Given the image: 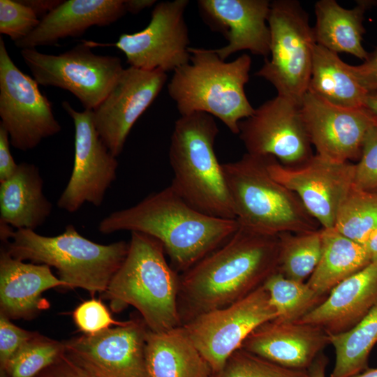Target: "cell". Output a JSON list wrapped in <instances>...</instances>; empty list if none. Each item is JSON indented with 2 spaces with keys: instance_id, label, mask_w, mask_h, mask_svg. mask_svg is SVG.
<instances>
[{
  "instance_id": "obj_1",
  "label": "cell",
  "mask_w": 377,
  "mask_h": 377,
  "mask_svg": "<svg viewBox=\"0 0 377 377\" xmlns=\"http://www.w3.org/2000/svg\"><path fill=\"white\" fill-rule=\"evenodd\" d=\"M279 239L239 226L216 249L179 275L182 325L246 297L278 272Z\"/></svg>"
},
{
  "instance_id": "obj_2",
  "label": "cell",
  "mask_w": 377,
  "mask_h": 377,
  "mask_svg": "<svg viewBox=\"0 0 377 377\" xmlns=\"http://www.w3.org/2000/svg\"><path fill=\"white\" fill-rule=\"evenodd\" d=\"M239 228L236 219L197 210L170 185L131 207L110 213L98 226L104 235L128 230L158 239L171 266L182 273L225 243Z\"/></svg>"
},
{
  "instance_id": "obj_3",
  "label": "cell",
  "mask_w": 377,
  "mask_h": 377,
  "mask_svg": "<svg viewBox=\"0 0 377 377\" xmlns=\"http://www.w3.org/2000/svg\"><path fill=\"white\" fill-rule=\"evenodd\" d=\"M165 254L158 239L131 232L128 253L103 293L112 311L119 313L131 305L154 332L182 326L177 304L179 275Z\"/></svg>"
},
{
  "instance_id": "obj_4",
  "label": "cell",
  "mask_w": 377,
  "mask_h": 377,
  "mask_svg": "<svg viewBox=\"0 0 377 377\" xmlns=\"http://www.w3.org/2000/svg\"><path fill=\"white\" fill-rule=\"evenodd\" d=\"M2 230L4 247L12 257L54 267L69 288H81L91 295L104 293L124 262L129 243L94 242L81 235L71 224L57 236L39 235L33 230Z\"/></svg>"
},
{
  "instance_id": "obj_5",
  "label": "cell",
  "mask_w": 377,
  "mask_h": 377,
  "mask_svg": "<svg viewBox=\"0 0 377 377\" xmlns=\"http://www.w3.org/2000/svg\"><path fill=\"white\" fill-rule=\"evenodd\" d=\"M190 61L174 71L168 84L181 116L205 112L217 117L234 134L239 122L255 111L244 87L251 59L243 54L226 62L214 49L188 47Z\"/></svg>"
},
{
  "instance_id": "obj_6",
  "label": "cell",
  "mask_w": 377,
  "mask_h": 377,
  "mask_svg": "<svg viewBox=\"0 0 377 377\" xmlns=\"http://www.w3.org/2000/svg\"><path fill=\"white\" fill-rule=\"evenodd\" d=\"M219 128L213 116H181L170 138V186L190 205L213 217L236 219L222 164L214 151Z\"/></svg>"
},
{
  "instance_id": "obj_7",
  "label": "cell",
  "mask_w": 377,
  "mask_h": 377,
  "mask_svg": "<svg viewBox=\"0 0 377 377\" xmlns=\"http://www.w3.org/2000/svg\"><path fill=\"white\" fill-rule=\"evenodd\" d=\"M268 156L246 153L222 164L239 226L273 235L320 229L298 196L271 176Z\"/></svg>"
},
{
  "instance_id": "obj_8",
  "label": "cell",
  "mask_w": 377,
  "mask_h": 377,
  "mask_svg": "<svg viewBox=\"0 0 377 377\" xmlns=\"http://www.w3.org/2000/svg\"><path fill=\"white\" fill-rule=\"evenodd\" d=\"M268 26L270 59L256 73L269 82L278 94L301 103L311 77L316 40L308 14L295 0L271 3Z\"/></svg>"
},
{
  "instance_id": "obj_9",
  "label": "cell",
  "mask_w": 377,
  "mask_h": 377,
  "mask_svg": "<svg viewBox=\"0 0 377 377\" xmlns=\"http://www.w3.org/2000/svg\"><path fill=\"white\" fill-rule=\"evenodd\" d=\"M84 42L59 54L36 49L20 50L38 84L72 93L84 110H94L110 91L124 70L118 57L99 55Z\"/></svg>"
},
{
  "instance_id": "obj_10",
  "label": "cell",
  "mask_w": 377,
  "mask_h": 377,
  "mask_svg": "<svg viewBox=\"0 0 377 377\" xmlns=\"http://www.w3.org/2000/svg\"><path fill=\"white\" fill-rule=\"evenodd\" d=\"M0 125L11 145L20 151L37 147L61 131L51 103L36 81L24 73L10 58L0 38Z\"/></svg>"
},
{
  "instance_id": "obj_11",
  "label": "cell",
  "mask_w": 377,
  "mask_h": 377,
  "mask_svg": "<svg viewBox=\"0 0 377 377\" xmlns=\"http://www.w3.org/2000/svg\"><path fill=\"white\" fill-rule=\"evenodd\" d=\"M276 317L261 286L241 300L201 313L182 326L214 374L255 328Z\"/></svg>"
},
{
  "instance_id": "obj_12",
  "label": "cell",
  "mask_w": 377,
  "mask_h": 377,
  "mask_svg": "<svg viewBox=\"0 0 377 377\" xmlns=\"http://www.w3.org/2000/svg\"><path fill=\"white\" fill-rule=\"evenodd\" d=\"M247 153L271 156L288 167H297L313 156L301 103L277 95L239 124Z\"/></svg>"
},
{
  "instance_id": "obj_13",
  "label": "cell",
  "mask_w": 377,
  "mask_h": 377,
  "mask_svg": "<svg viewBox=\"0 0 377 377\" xmlns=\"http://www.w3.org/2000/svg\"><path fill=\"white\" fill-rule=\"evenodd\" d=\"M187 0L156 4L149 23L142 30L121 34L112 44L87 41L91 47L114 46L126 56L130 66L165 73L190 61L188 30L184 20Z\"/></svg>"
},
{
  "instance_id": "obj_14",
  "label": "cell",
  "mask_w": 377,
  "mask_h": 377,
  "mask_svg": "<svg viewBox=\"0 0 377 377\" xmlns=\"http://www.w3.org/2000/svg\"><path fill=\"white\" fill-rule=\"evenodd\" d=\"M61 105L74 123L75 152L71 177L57 205L70 213L77 212L85 202L100 207L117 178V157L97 132L93 110L77 111L66 101Z\"/></svg>"
},
{
  "instance_id": "obj_15",
  "label": "cell",
  "mask_w": 377,
  "mask_h": 377,
  "mask_svg": "<svg viewBox=\"0 0 377 377\" xmlns=\"http://www.w3.org/2000/svg\"><path fill=\"white\" fill-rule=\"evenodd\" d=\"M148 330L142 317L133 318L123 325L63 341L64 353L94 377H149Z\"/></svg>"
},
{
  "instance_id": "obj_16",
  "label": "cell",
  "mask_w": 377,
  "mask_h": 377,
  "mask_svg": "<svg viewBox=\"0 0 377 377\" xmlns=\"http://www.w3.org/2000/svg\"><path fill=\"white\" fill-rule=\"evenodd\" d=\"M271 176L294 192L323 228H334L339 205L353 185L355 164L315 154L305 163L288 167L269 156Z\"/></svg>"
},
{
  "instance_id": "obj_17",
  "label": "cell",
  "mask_w": 377,
  "mask_h": 377,
  "mask_svg": "<svg viewBox=\"0 0 377 377\" xmlns=\"http://www.w3.org/2000/svg\"><path fill=\"white\" fill-rule=\"evenodd\" d=\"M167 79V73L161 70L124 68L110 91L93 110L96 131L115 157L122 152L133 126L160 94Z\"/></svg>"
},
{
  "instance_id": "obj_18",
  "label": "cell",
  "mask_w": 377,
  "mask_h": 377,
  "mask_svg": "<svg viewBox=\"0 0 377 377\" xmlns=\"http://www.w3.org/2000/svg\"><path fill=\"white\" fill-rule=\"evenodd\" d=\"M301 109L316 154L337 162L359 161L369 131L377 125L376 118L366 107H338L308 91Z\"/></svg>"
},
{
  "instance_id": "obj_19",
  "label": "cell",
  "mask_w": 377,
  "mask_h": 377,
  "mask_svg": "<svg viewBox=\"0 0 377 377\" xmlns=\"http://www.w3.org/2000/svg\"><path fill=\"white\" fill-rule=\"evenodd\" d=\"M197 3L205 22L228 41L226 46L214 49L222 60L242 50L265 57L269 55L271 34L266 24L269 1L199 0Z\"/></svg>"
},
{
  "instance_id": "obj_20",
  "label": "cell",
  "mask_w": 377,
  "mask_h": 377,
  "mask_svg": "<svg viewBox=\"0 0 377 377\" xmlns=\"http://www.w3.org/2000/svg\"><path fill=\"white\" fill-rule=\"evenodd\" d=\"M328 345L330 335L319 327L273 319L255 328L241 348L282 367L307 370Z\"/></svg>"
},
{
  "instance_id": "obj_21",
  "label": "cell",
  "mask_w": 377,
  "mask_h": 377,
  "mask_svg": "<svg viewBox=\"0 0 377 377\" xmlns=\"http://www.w3.org/2000/svg\"><path fill=\"white\" fill-rule=\"evenodd\" d=\"M377 306V260L336 286L326 299L297 323L328 334L346 332Z\"/></svg>"
},
{
  "instance_id": "obj_22",
  "label": "cell",
  "mask_w": 377,
  "mask_h": 377,
  "mask_svg": "<svg viewBox=\"0 0 377 377\" xmlns=\"http://www.w3.org/2000/svg\"><path fill=\"white\" fill-rule=\"evenodd\" d=\"M66 287L45 264L25 263L14 258L3 246L0 252V314L8 318L30 319L47 307L42 293Z\"/></svg>"
},
{
  "instance_id": "obj_23",
  "label": "cell",
  "mask_w": 377,
  "mask_h": 377,
  "mask_svg": "<svg viewBox=\"0 0 377 377\" xmlns=\"http://www.w3.org/2000/svg\"><path fill=\"white\" fill-rule=\"evenodd\" d=\"M126 13L125 0L64 1L29 35L14 43L20 50L53 45L61 39L78 37L91 27L108 26Z\"/></svg>"
},
{
  "instance_id": "obj_24",
  "label": "cell",
  "mask_w": 377,
  "mask_h": 377,
  "mask_svg": "<svg viewBox=\"0 0 377 377\" xmlns=\"http://www.w3.org/2000/svg\"><path fill=\"white\" fill-rule=\"evenodd\" d=\"M52 210V204L43 193V179L34 164H18L14 174L0 182V223L15 230H35Z\"/></svg>"
},
{
  "instance_id": "obj_25",
  "label": "cell",
  "mask_w": 377,
  "mask_h": 377,
  "mask_svg": "<svg viewBox=\"0 0 377 377\" xmlns=\"http://www.w3.org/2000/svg\"><path fill=\"white\" fill-rule=\"evenodd\" d=\"M145 359L149 377H212L214 372L182 326L148 330Z\"/></svg>"
},
{
  "instance_id": "obj_26",
  "label": "cell",
  "mask_w": 377,
  "mask_h": 377,
  "mask_svg": "<svg viewBox=\"0 0 377 377\" xmlns=\"http://www.w3.org/2000/svg\"><path fill=\"white\" fill-rule=\"evenodd\" d=\"M374 1H358L351 9L335 0H320L315 4L316 24L313 27L316 44L336 53L346 52L365 60L368 53L362 45L365 33V12Z\"/></svg>"
},
{
  "instance_id": "obj_27",
  "label": "cell",
  "mask_w": 377,
  "mask_h": 377,
  "mask_svg": "<svg viewBox=\"0 0 377 377\" xmlns=\"http://www.w3.org/2000/svg\"><path fill=\"white\" fill-rule=\"evenodd\" d=\"M307 91L345 108H365L369 94L355 77L351 65L343 61L337 53L316 43Z\"/></svg>"
},
{
  "instance_id": "obj_28",
  "label": "cell",
  "mask_w": 377,
  "mask_h": 377,
  "mask_svg": "<svg viewBox=\"0 0 377 377\" xmlns=\"http://www.w3.org/2000/svg\"><path fill=\"white\" fill-rule=\"evenodd\" d=\"M371 262L364 244L344 237L334 228H323L321 257L306 283L318 294L328 295L339 283Z\"/></svg>"
},
{
  "instance_id": "obj_29",
  "label": "cell",
  "mask_w": 377,
  "mask_h": 377,
  "mask_svg": "<svg viewBox=\"0 0 377 377\" xmlns=\"http://www.w3.org/2000/svg\"><path fill=\"white\" fill-rule=\"evenodd\" d=\"M335 352L330 377H353L368 367L370 353L377 343V306L349 330L329 334Z\"/></svg>"
},
{
  "instance_id": "obj_30",
  "label": "cell",
  "mask_w": 377,
  "mask_h": 377,
  "mask_svg": "<svg viewBox=\"0 0 377 377\" xmlns=\"http://www.w3.org/2000/svg\"><path fill=\"white\" fill-rule=\"evenodd\" d=\"M278 272L288 279L304 282L318 265L323 250V228L278 235Z\"/></svg>"
},
{
  "instance_id": "obj_31",
  "label": "cell",
  "mask_w": 377,
  "mask_h": 377,
  "mask_svg": "<svg viewBox=\"0 0 377 377\" xmlns=\"http://www.w3.org/2000/svg\"><path fill=\"white\" fill-rule=\"evenodd\" d=\"M263 286L276 310L275 320L280 322H297L327 297L318 294L306 282L288 279L279 272L272 274Z\"/></svg>"
},
{
  "instance_id": "obj_32",
  "label": "cell",
  "mask_w": 377,
  "mask_h": 377,
  "mask_svg": "<svg viewBox=\"0 0 377 377\" xmlns=\"http://www.w3.org/2000/svg\"><path fill=\"white\" fill-rule=\"evenodd\" d=\"M377 227V198L354 184L337 211L334 228L344 237L365 244Z\"/></svg>"
},
{
  "instance_id": "obj_33",
  "label": "cell",
  "mask_w": 377,
  "mask_h": 377,
  "mask_svg": "<svg viewBox=\"0 0 377 377\" xmlns=\"http://www.w3.org/2000/svg\"><path fill=\"white\" fill-rule=\"evenodd\" d=\"M65 352L59 342L37 332L11 357L2 369L8 377H36Z\"/></svg>"
},
{
  "instance_id": "obj_34",
  "label": "cell",
  "mask_w": 377,
  "mask_h": 377,
  "mask_svg": "<svg viewBox=\"0 0 377 377\" xmlns=\"http://www.w3.org/2000/svg\"><path fill=\"white\" fill-rule=\"evenodd\" d=\"M212 377H309L307 370L282 367L240 348Z\"/></svg>"
},
{
  "instance_id": "obj_35",
  "label": "cell",
  "mask_w": 377,
  "mask_h": 377,
  "mask_svg": "<svg viewBox=\"0 0 377 377\" xmlns=\"http://www.w3.org/2000/svg\"><path fill=\"white\" fill-rule=\"evenodd\" d=\"M40 20L20 0H0V33L14 43L29 35Z\"/></svg>"
},
{
  "instance_id": "obj_36",
  "label": "cell",
  "mask_w": 377,
  "mask_h": 377,
  "mask_svg": "<svg viewBox=\"0 0 377 377\" xmlns=\"http://www.w3.org/2000/svg\"><path fill=\"white\" fill-rule=\"evenodd\" d=\"M353 184L377 198V125L366 136L361 157L355 164Z\"/></svg>"
},
{
  "instance_id": "obj_37",
  "label": "cell",
  "mask_w": 377,
  "mask_h": 377,
  "mask_svg": "<svg viewBox=\"0 0 377 377\" xmlns=\"http://www.w3.org/2000/svg\"><path fill=\"white\" fill-rule=\"evenodd\" d=\"M73 318L78 329L86 335H94L111 325H123L127 321L114 320L105 305L96 299L78 305L73 313Z\"/></svg>"
},
{
  "instance_id": "obj_38",
  "label": "cell",
  "mask_w": 377,
  "mask_h": 377,
  "mask_svg": "<svg viewBox=\"0 0 377 377\" xmlns=\"http://www.w3.org/2000/svg\"><path fill=\"white\" fill-rule=\"evenodd\" d=\"M36 332L23 330L0 314V366L3 369L15 353Z\"/></svg>"
},
{
  "instance_id": "obj_39",
  "label": "cell",
  "mask_w": 377,
  "mask_h": 377,
  "mask_svg": "<svg viewBox=\"0 0 377 377\" xmlns=\"http://www.w3.org/2000/svg\"><path fill=\"white\" fill-rule=\"evenodd\" d=\"M355 77L368 92H377V48L368 53L367 57L357 66H351Z\"/></svg>"
},
{
  "instance_id": "obj_40",
  "label": "cell",
  "mask_w": 377,
  "mask_h": 377,
  "mask_svg": "<svg viewBox=\"0 0 377 377\" xmlns=\"http://www.w3.org/2000/svg\"><path fill=\"white\" fill-rule=\"evenodd\" d=\"M36 377H94L65 353Z\"/></svg>"
},
{
  "instance_id": "obj_41",
  "label": "cell",
  "mask_w": 377,
  "mask_h": 377,
  "mask_svg": "<svg viewBox=\"0 0 377 377\" xmlns=\"http://www.w3.org/2000/svg\"><path fill=\"white\" fill-rule=\"evenodd\" d=\"M10 145L8 132L0 125V182L12 176L18 167L12 156Z\"/></svg>"
},
{
  "instance_id": "obj_42",
  "label": "cell",
  "mask_w": 377,
  "mask_h": 377,
  "mask_svg": "<svg viewBox=\"0 0 377 377\" xmlns=\"http://www.w3.org/2000/svg\"><path fill=\"white\" fill-rule=\"evenodd\" d=\"M21 3L29 7L37 17L41 20L58 6L64 0H20Z\"/></svg>"
},
{
  "instance_id": "obj_43",
  "label": "cell",
  "mask_w": 377,
  "mask_h": 377,
  "mask_svg": "<svg viewBox=\"0 0 377 377\" xmlns=\"http://www.w3.org/2000/svg\"><path fill=\"white\" fill-rule=\"evenodd\" d=\"M328 357L320 353L307 369L309 377H326L325 371L328 364Z\"/></svg>"
},
{
  "instance_id": "obj_44",
  "label": "cell",
  "mask_w": 377,
  "mask_h": 377,
  "mask_svg": "<svg viewBox=\"0 0 377 377\" xmlns=\"http://www.w3.org/2000/svg\"><path fill=\"white\" fill-rule=\"evenodd\" d=\"M154 0H125L126 12L137 14L155 4Z\"/></svg>"
},
{
  "instance_id": "obj_45",
  "label": "cell",
  "mask_w": 377,
  "mask_h": 377,
  "mask_svg": "<svg viewBox=\"0 0 377 377\" xmlns=\"http://www.w3.org/2000/svg\"><path fill=\"white\" fill-rule=\"evenodd\" d=\"M371 262L377 260V227L364 244Z\"/></svg>"
},
{
  "instance_id": "obj_46",
  "label": "cell",
  "mask_w": 377,
  "mask_h": 377,
  "mask_svg": "<svg viewBox=\"0 0 377 377\" xmlns=\"http://www.w3.org/2000/svg\"><path fill=\"white\" fill-rule=\"evenodd\" d=\"M365 106L377 119V92L368 94Z\"/></svg>"
},
{
  "instance_id": "obj_47",
  "label": "cell",
  "mask_w": 377,
  "mask_h": 377,
  "mask_svg": "<svg viewBox=\"0 0 377 377\" xmlns=\"http://www.w3.org/2000/svg\"><path fill=\"white\" fill-rule=\"evenodd\" d=\"M353 377H377V368H367Z\"/></svg>"
},
{
  "instance_id": "obj_48",
  "label": "cell",
  "mask_w": 377,
  "mask_h": 377,
  "mask_svg": "<svg viewBox=\"0 0 377 377\" xmlns=\"http://www.w3.org/2000/svg\"><path fill=\"white\" fill-rule=\"evenodd\" d=\"M0 377H8V375L6 374V371L1 369V374H0Z\"/></svg>"
}]
</instances>
